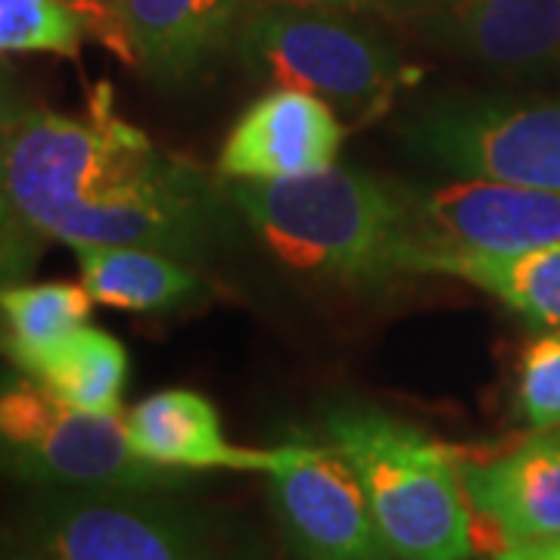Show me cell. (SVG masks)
<instances>
[{
  "label": "cell",
  "mask_w": 560,
  "mask_h": 560,
  "mask_svg": "<svg viewBox=\"0 0 560 560\" xmlns=\"http://www.w3.org/2000/svg\"><path fill=\"white\" fill-rule=\"evenodd\" d=\"M0 190L25 228L72 249L140 246L200 268L241 231L228 180L121 119L106 81L84 116L32 106L0 135Z\"/></svg>",
  "instance_id": "obj_1"
},
{
  "label": "cell",
  "mask_w": 560,
  "mask_h": 560,
  "mask_svg": "<svg viewBox=\"0 0 560 560\" xmlns=\"http://www.w3.org/2000/svg\"><path fill=\"white\" fill-rule=\"evenodd\" d=\"M241 219L293 271L381 290L418 278L423 246L401 180L330 165L271 184H228Z\"/></svg>",
  "instance_id": "obj_2"
},
{
  "label": "cell",
  "mask_w": 560,
  "mask_h": 560,
  "mask_svg": "<svg viewBox=\"0 0 560 560\" xmlns=\"http://www.w3.org/2000/svg\"><path fill=\"white\" fill-rule=\"evenodd\" d=\"M320 430L355 470L393 560H470L474 517L460 460L418 430L368 401H334Z\"/></svg>",
  "instance_id": "obj_3"
},
{
  "label": "cell",
  "mask_w": 560,
  "mask_h": 560,
  "mask_svg": "<svg viewBox=\"0 0 560 560\" xmlns=\"http://www.w3.org/2000/svg\"><path fill=\"white\" fill-rule=\"evenodd\" d=\"M234 57L253 79L324 101L346 128L381 121L423 69L352 13L246 3Z\"/></svg>",
  "instance_id": "obj_4"
},
{
  "label": "cell",
  "mask_w": 560,
  "mask_h": 560,
  "mask_svg": "<svg viewBox=\"0 0 560 560\" xmlns=\"http://www.w3.org/2000/svg\"><path fill=\"white\" fill-rule=\"evenodd\" d=\"M25 529L44 560H268L249 526L175 492L44 489Z\"/></svg>",
  "instance_id": "obj_5"
},
{
  "label": "cell",
  "mask_w": 560,
  "mask_h": 560,
  "mask_svg": "<svg viewBox=\"0 0 560 560\" xmlns=\"http://www.w3.org/2000/svg\"><path fill=\"white\" fill-rule=\"evenodd\" d=\"M0 474L40 489L81 492H178L187 470L135 455L121 415L69 408L35 377H0Z\"/></svg>",
  "instance_id": "obj_6"
},
{
  "label": "cell",
  "mask_w": 560,
  "mask_h": 560,
  "mask_svg": "<svg viewBox=\"0 0 560 560\" xmlns=\"http://www.w3.org/2000/svg\"><path fill=\"white\" fill-rule=\"evenodd\" d=\"M411 160L458 180H495L560 194V97L440 94L396 128Z\"/></svg>",
  "instance_id": "obj_7"
},
{
  "label": "cell",
  "mask_w": 560,
  "mask_h": 560,
  "mask_svg": "<svg viewBox=\"0 0 560 560\" xmlns=\"http://www.w3.org/2000/svg\"><path fill=\"white\" fill-rule=\"evenodd\" d=\"M268 495L300 560H393L355 470L334 445L283 442Z\"/></svg>",
  "instance_id": "obj_8"
},
{
  "label": "cell",
  "mask_w": 560,
  "mask_h": 560,
  "mask_svg": "<svg viewBox=\"0 0 560 560\" xmlns=\"http://www.w3.org/2000/svg\"><path fill=\"white\" fill-rule=\"evenodd\" d=\"M408 187L420 275L448 256H517L560 243V194L495 180Z\"/></svg>",
  "instance_id": "obj_9"
},
{
  "label": "cell",
  "mask_w": 560,
  "mask_h": 560,
  "mask_svg": "<svg viewBox=\"0 0 560 560\" xmlns=\"http://www.w3.org/2000/svg\"><path fill=\"white\" fill-rule=\"evenodd\" d=\"M393 20L499 79L560 75V0H401Z\"/></svg>",
  "instance_id": "obj_10"
},
{
  "label": "cell",
  "mask_w": 560,
  "mask_h": 560,
  "mask_svg": "<svg viewBox=\"0 0 560 560\" xmlns=\"http://www.w3.org/2000/svg\"><path fill=\"white\" fill-rule=\"evenodd\" d=\"M342 119L318 97L275 88L246 106L219 153V175L228 184H271L315 175L330 165L346 138Z\"/></svg>",
  "instance_id": "obj_11"
},
{
  "label": "cell",
  "mask_w": 560,
  "mask_h": 560,
  "mask_svg": "<svg viewBox=\"0 0 560 560\" xmlns=\"http://www.w3.org/2000/svg\"><path fill=\"white\" fill-rule=\"evenodd\" d=\"M474 529L489 533V558L501 548L560 536V427L533 436L495 460H460Z\"/></svg>",
  "instance_id": "obj_12"
},
{
  "label": "cell",
  "mask_w": 560,
  "mask_h": 560,
  "mask_svg": "<svg viewBox=\"0 0 560 560\" xmlns=\"http://www.w3.org/2000/svg\"><path fill=\"white\" fill-rule=\"evenodd\" d=\"M135 69L162 88L206 79L234 54L246 0H119Z\"/></svg>",
  "instance_id": "obj_13"
},
{
  "label": "cell",
  "mask_w": 560,
  "mask_h": 560,
  "mask_svg": "<svg viewBox=\"0 0 560 560\" xmlns=\"http://www.w3.org/2000/svg\"><path fill=\"white\" fill-rule=\"evenodd\" d=\"M135 455L168 470H275L280 448H243L224 436L215 405L190 389H162L125 418Z\"/></svg>",
  "instance_id": "obj_14"
},
{
  "label": "cell",
  "mask_w": 560,
  "mask_h": 560,
  "mask_svg": "<svg viewBox=\"0 0 560 560\" xmlns=\"http://www.w3.org/2000/svg\"><path fill=\"white\" fill-rule=\"evenodd\" d=\"M81 287L106 308L162 315L197 302L206 290L200 271L140 246H75Z\"/></svg>",
  "instance_id": "obj_15"
},
{
  "label": "cell",
  "mask_w": 560,
  "mask_h": 560,
  "mask_svg": "<svg viewBox=\"0 0 560 560\" xmlns=\"http://www.w3.org/2000/svg\"><path fill=\"white\" fill-rule=\"evenodd\" d=\"M128 371V349L113 334L84 324L57 342L28 377L69 408L88 415H121Z\"/></svg>",
  "instance_id": "obj_16"
},
{
  "label": "cell",
  "mask_w": 560,
  "mask_h": 560,
  "mask_svg": "<svg viewBox=\"0 0 560 560\" xmlns=\"http://www.w3.org/2000/svg\"><path fill=\"white\" fill-rule=\"evenodd\" d=\"M430 275L460 278L541 327H560V243L517 256H448Z\"/></svg>",
  "instance_id": "obj_17"
},
{
  "label": "cell",
  "mask_w": 560,
  "mask_h": 560,
  "mask_svg": "<svg viewBox=\"0 0 560 560\" xmlns=\"http://www.w3.org/2000/svg\"><path fill=\"white\" fill-rule=\"evenodd\" d=\"M91 305H94L91 293L79 283H66V280L7 287L3 293L7 359L13 361V368H20L22 374H32L57 342L88 324Z\"/></svg>",
  "instance_id": "obj_18"
},
{
  "label": "cell",
  "mask_w": 560,
  "mask_h": 560,
  "mask_svg": "<svg viewBox=\"0 0 560 560\" xmlns=\"http://www.w3.org/2000/svg\"><path fill=\"white\" fill-rule=\"evenodd\" d=\"M88 28L66 0H0V57L54 54L79 60Z\"/></svg>",
  "instance_id": "obj_19"
},
{
  "label": "cell",
  "mask_w": 560,
  "mask_h": 560,
  "mask_svg": "<svg viewBox=\"0 0 560 560\" xmlns=\"http://www.w3.org/2000/svg\"><path fill=\"white\" fill-rule=\"evenodd\" d=\"M517 411L533 430L560 427V327H548L523 346Z\"/></svg>",
  "instance_id": "obj_20"
},
{
  "label": "cell",
  "mask_w": 560,
  "mask_h": 560,
  "mask_svg": "<svg viewBox=\"0 0 560 560\" xmlns=\"http://www.w3.org/2000/svg\"><path fill=\"white\" fill-rule=\"evenodd\" d=\"M66 3L81 16L84 28H88V38L103 44L125 66H135L131 40L125 35V25H121L119 0H66Z\"/></svg>",
  "instance_id": "obj_21"
},
{
  "label": "cell",
  "mask_w": 560,
  "mask_h": 560,
  "mask_svg": "<svg viewBox=\"0 0 560 560\" xmlns=\"http://www.w3.org/2000/svg\"><path fill=\"white\" fill-rule=\"evenodd\" d=\"M44 241L38 231L32 228H20L16 234H10L0 243V349H3V337H7V312H3V293L7 287L22 283L32 275V268L38 265Z\"/></svg>",
  "instance_id": "obj_22"
},
{
  "label": "cell",
  "mask_w": 560,
  "mask_h": 560,
  "mask_svg": "<svg viewBox=\"0 0 560 560\" xmlns=\"http://www.w3.org/2000/svg\"><path fill=\"white\" fill-rule=\"evenodd\" d=\"M28 109H32V103H28V94L22 88L16 69L0 57V135Z\"/></svg>",
  "instance_id": "obj_23"
},
{
  "label": "cell",
  "mask_w": 560,
  "mask_h": 560,
  "mask_svg": "<svg viewBox=\"0 0 560 560\" xmlns=\"http://www.w3.org/2000/svg\"><path fill=\"white\" fill-rule=\"evenodd\" d=\"M246 3H287V7H318V10H337V13H383L396 16L401 0H246Z\"/></svg>",
  "instance_id": "obj_24"
},
{
  "label": "cell",
  "mask_w": 560,
  "mask_h": 560,
  "mask_svg": "<svg viewBox=\"0 0 560 560\" xmlns=\"http://www.w3.org/2000/svg\"><path fill=\"white\" fill-rule=\"evenodd\" d=\"M492 560H560V536L501 548L499 555H492Z\"/></svg>",
  "instance_id": "obj_25"
},
{
  "label": "cell",
  "mask_w": 560,
  "mask_h": 560,
  "mask_svg": "<svg viewBox=\"0 0 560 560\" xmlns=\"http://www.w3.org/2000/svg\"><path fill=\"white\" fill-rule=\"evenodd\" d=\"M20 228H25V224L13 215V209L7 206V197H3V190H0V243L7 241L10 234H16Z\"/></svg>",
  "instance_id": "obj_26"
},
{
  "label": "cell",
  "mask_w": 560,
  "mask_h": 560,
  "mask_svg": "<svg viewBox=\"0 0 560 560\" xmlns=\"http://www.w3.org/2000/svg\"><path fill=\"white\" fill-rule=\"evenodd\" d=\"M0 560H44L38 551H32V548H25V551H7Z\"/></svg>",
  "instance_id": "obj_27"
}]
</instances>
